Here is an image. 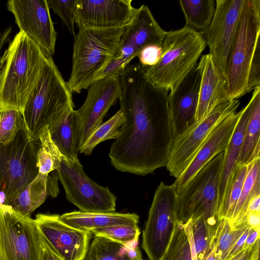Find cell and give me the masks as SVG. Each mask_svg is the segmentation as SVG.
<instances>
[{"mask_svg":"<svg viewBox=\"0 0 260 260\" xmlns=\"http://www.w3.org/2000/svg\"><path fill=\"white\" fill-rule=\"evenodd\" d=\"M124 121L109 154L118 171L144 176L166 167L173 141L168 92L151 84L143 67L128 65L119 76Z\"/></svg>","mask_w":260,"mask_h":260,"instance_id":"cell-1","label":"cell"},{"mask_svg":"<svg viewBox=\"0 0 260 260\" xmlns=\"http://www.w3.org/2000/svg\"><path fill=\"white\" fill-rule=\"evenodd\" d=\"M48 56L21 31L10 41L0 58V113L12 109L22 114Z\"/></svg>","mask_w":260,"mask_h":260,"instance_id":"cell-2","label":"cell"},{"mask_svg":"<svg viewBox=\"0 0 260 260\" xmlns=\"http://www.w3.org/2000/svg\"><path fill=\"white\" fill-rule=\"evenodd\" d=\"M260 1L244 0L228 62L229 98L238 100L260 87Z\"/></svg>","mask_w":260,"mask_h":260,"instance_id":"cell-3","label":"cell"},{"mask_svg":"<svg viewBox=\"0 0 260 260\" xmlns=\"http://www.w3.org/2000/svg\"><path fill=\"white\" fill-rule=\"evenodd\" d=\"M72 98V92L52 56H48L22 114L30 139L39 141L46 126H50L74 108Z\"/></svg>","mask_w":260,"mask_h":260,"instance_id":"cell-4","label":"cell"},{"mask_svg":"<svg viewBox=\"0 0 260 260\" xmlns=\"http://www.w3.org/2000/svg\"><path fill=\"white\" fill-rule=\"evenodd\" d=\"M162 53L155 65L144 68L147 79L155 87L172 92L197 66L206 44L202 33L186 26L166 34Z\"/></svg>","mask_w":260,"mask_h":260,"instance_id":"cell-5","label":"cell"},{"mask_svg":"<svg viewBox=\"0 0 260 260\" xmlns=\"http://www.w3.org/2000/svg\"><path fill=\"white\" fill-rule=\"evenodd\" d=\"M124 27H79L74 37L72 71L67 82L72 92L80 93L98 79L116 54Z\"/></svg>","mask_w":260,"mask_h":260,"instance_id":"cell-6","label":"cell"},{"mask_svg":"<svg viewBox=\"0 0 260 260\" xmlns=\"http://www.w3.org/2000/svg\"><path fill=\"white\" fill-rule=\"evenodd\" d=\"M37 141L30 139L24 125L11 142L0 144V208L7 206L37 176L40 145Z\"/></svg>","mask_w":260,"mask_h":260,"instance_id":"cell-7","label":"cell"},{"mask_svg":"<svg viewBox=\"0 0 260 260\" xmlns=\"http://www.w3.org/2000/svg\"><path fill=\"white\" fill-rule=\"evenodd\" d=\"M224 157V151L216 155L177 193L178 222L184 224L200 217L218 219L219 189Z\"/></svg>","mask_w":260,"mask_h":260,"instance_id":"cell-8","label":"cell"},{"mask_svg":"<svg viewBox=\"0 0 260 260\" xmlns=\"http://www.w3.org/2000/svg\"><path fill=\"white\" fill-rule=\"evenodd\" d=\"M68 200L84 212H112L116 210V197L109 188L91 180L79 159L62 156L56 170Z\"/></svg>","mask_w":260,"mask_h":260,"instance_id":"cell-9","label":"cell"},{"mask_svg":"<svg viewBox=\"0 0 260 260\" xmlns=\"http://www.w3.org/2000/svg\"><path fill=\"white\" fill-rule=\"evenodd\" d=\"M165 34L148 7L142 5L138 8L132 21L124 27L116 54L98 79L113 75L120 76L145 47L161 45Z\"/></svg>","mask_w":260,"mask_h":260,"instance_id":"cell-10","label":"cell"},{"mask_svg":"<svg viewBox=\"0 0 260 260\" xmlns=\"http://www.w3.org/2000/svg\"><path fill=\"white\" fill-rule=\"evenodd\" d=\"M175 185L161 182L157 187L143 232L142 247L150 260L164 255L176 222Z\"/></svg>","mask_w":260,"mask_h":260,"instance_id":"cell-11","label":"cell"},{"mask_svg":"<svg viewBox=\"0 0 260 260\" xmlns=\"http://www.w3.org/2000/svg\"><path fill=\"white\" fill-rule=\"evenodd\" d=\"M41 233L36 221L7 205L0 208V250L2 260H40Z\"/></svg>","mask_w":260,"mask_h":260,"instance_id":"cell-12","label":"cell"},{"mask_svg":"<svg viewBox=\"0 0 260 260\" xmlns=\"http://www.w3.org/2000/svg\"><path fill=\"white\" fill-rule=\"evenodd\" d=\"M238 100L229 99L216 105L204 118L173 140L166 167L171 176L178 177L213 128L237 112Z\"/></svg>","mask_w":260,"mask_h":260,"instance_id":"cell-13","label":"cell"},{"mask_svg":"<svg viewBox=\"0 0 260 260\" xmlns=\"http://www.w3.org/2000/svg\"><path fill=\"white\" fill-rule=\"evenodd\" d=\"M244 0H216L215 11L203 34L209 54L226 79L230 52L235 38Z\"/></svg>","mask_w":260,"mask_h":260,"instance_id":"cell-14","label":"cell"},{"mask_svg":"<svg viewBox=\"0 0 260 260\" xmlns=\"http://www.w3.org/2000/svg\"><path fill=\"white\" fill-rule=\"evenodd\" d=\"M7 7L13 14L20 31L52 56L55 52L57 33L47 0H10Z\"/></svg>","mask_w":260,"mask_h":260,"instance_id":"cell-15","label":"cell"},{"mask_svg":"<svg viewBox=\"0 0 260 260\" xmlns=\"http://www.w3.org/2000/svg\"><path fill=\"white\" fill-rule=\"evenodd\" d=\"M120 95L119 76L105 77L88 88L86 100L77 110L81 127L80 150Z\"/></svg>","mask_w":260,"mask_h":260,"instance_id":"cell-16","label":"cell"},{"mask_svg":"<svg viewBox=\"0 0 260 260\" xmlns=\"http://www.w3.org/2000/svg\"><path fill=\"white\" fill-rule=\"evenodd\" d=\"M132 3V0H77L75 23L78 28L124 27L137 12Z\"/></svg>","mask_w":260,"mask_h":260,"instance_id":"cell-17","label":"cell"},{"mask_svg":"<svg viewBox=\"0 0 260 260\" xmlns=\"http://www.w3.org/2000/svg\"><path fill=\"white\" fill-rule=\"evenodd\" d=\"M38 228L63 260H84L91 234L63 222L58 214L39 213L35 219Z\"/></svg>","mask_w":260,"mask_h":260,"instance_id":"cell-18","label":"cell"},{"mask_svg":"<svg viewBox=\"0 0 260 260\" xmlns=\"http://www.w3.org/2000/svg\"><path fill=\"white\" fill-rule=\"evenodd\" d=\"M200 82L197 65L168 94L173 140L196 123Z\"/></svg>","mask_w":260,"mask_h":260,"instance_id":"cell-19","label":"cell"},{"mask_svg":"<svg viewBox=\"0 0 260 260\" xmlns=\"http://www.w3.org/2000/svg\"><path fill=\"white\" fill-rule=\"evenodd\" d=\"M233 113L219 122L211 131L194 157L173 183L177 193L211 159L227 147L241 115Z\"/></svg>","mask_w":260,"mask_h":260,"instance_id":"cell-20","label":"cell"},{"mask_svg":"<svg viewBox=\"0 0 260 260\" xmlns=\"http://www.w3.org/2000/svg\"><path fill=\"white\" fill-rule=\"evenodd\" d=\"M201 82L196 122L204 118L216 105L229 99L226 79L209 54L202 56L197 65Z\"/></svg>","mask_w":260,"mask_h":260,"instance_id":"cell-21","label":"cell"},{"mask_svg":"<svg viewBox=\"0 0 260 260\" xmlns=\"http://www.w3.org/2000/svg\"><path fill=\"white\" fill-rule=\"evenodd\" d=\"M51 138L61 154L69 159H78L81 127L77 110L70 109L48 126Z\"/></svg>","mask_w":260,"mask_h":260,"instance_id":"cell-22","label":"cell"},{"mask_svg":"<svg viewBox=\"0 0 260 260\" xmlns=\"http://www.w3.org/2000/svg\"><path fill=\"white\" fill-rule=\"evenodd\" d=\"M251 107L252 101L250 99L246 106L241 110V113L239 120L229 143L224 150L219 189L218 213L223 203L231 177L237 166Z\"/></svg>","mask_w":260,"mask_h":260,"instance_id":"cell-23","label":"cell"},{"mask_svg":"<svg viewBox=\"0 0 260 260\" xmlns=\"http://www.w3.org/2000/svg\"><path fill=\"white\" fill-rule=\"evenodd\" d=\"M67 224L76 229H91L126 224L138 223L139 216L136 213L112 212H84L74 211L59 215Z\"/></svg>","mask_w":260,"mask_h":260,"instance_id":"cell-24","label":"cell"},{"mask_svg":"<svg viewBox=\"0 0 260 260\" xmlns=\"http://www.w3.org/2000/svg\"><path fill=\"white\" fill-rule=\"evenodd\" d=\"M252 107L237 165H248L260 157V87L250 99Z\"/></svg>","mask_w":260,"mask_h":260,"instance_id":"cell-25","label":"cell"},{"mask_svg":"<svg viewBox=\"0 0 260 260\" xmlns=\"http://www.w3.org/2000/svg\"><path fill=\"white\" fill-rule=\"evenodd\" d=\"M48 175L38 173L36 178L18 193L7 205L19 215L29 217L40 206L49 195Z\"/></svg>","mask_w":260,"mask_h":260,"instance_id":"cell-26","label":"cell"},{"mask_svg":"<svg viewBox=\"0 0 260 260\" xmlns=\"http://www.w3.org/2000/svg\"><path fill=\"white\" fill-rule=\"evenodd\" d=\"M185 26L202 34L209 27L215 11L214 0H180Z\"/></svg>","mask_w":260,"mask_h":260,"instance_id":"cell-27","label":"cell"},{"mask_svg":"<svg viewBox=\"0 0 260 260\" xmlns=\"http://www.w3.org/2000/svg\"><path fill=\"white\" fill-rule=\"evenodd\" d=\"M260 196V157L249 164L248 170L241 193L230 220L232 226L244 218L249 202Z\"/></svg>","mask_w":260,"mask_h":260,"instance_id":"cell-28","label":"cell"},{"mask_svg":"<svg viewBox=\"0 0 260 260\" xmlns=\"http://www.w3.org/2000/svg\"><path fill=\"white\" fill-rule=\"evenodd\" d=\"M192 234L198 260H202L213 248L219 220L200 217L192 221Z\"/></svg>","mask_w":260,"mask_h":260,"instance_id":"cell-29","label":"cell"},{"mask_svg":"<svg viewBox=\"0 0 260 260\" xmlns=\"http://www.w3.org/2000/svg\"><path fill=\"white\" fill-rule=\"evenodd\" d=\"M249 228L247 224L232 227L228 219L223 218L219 220L212 249L220 260L226 259L238 239Z\"/></svg>","mask_w":260,"mask_h":260,"instance_id":"cell-30","label":"cell"},{"mask_svg":"<svg viewBox=\"0 0 260 260\" xmlns=\"http://www.w3.org/2000/svg\"><path fill=\"white\" fill-rule=\"evenodd\" d=\"M40 146L37 154L39 173L48 175L58 168L62 155L52 141L48 126L39 136Z\"/></svg>","mask_w":260,"mask_h":260,"instance_id":"cell-31","label":"cell"},{"mask_svg":"<svg viewBox=\"0 0 260 260\" xmlns=\"http://www.w3.org/2000/svg\"><path fill=\"white\" fill-rule=\"evenodd\" d=\"M84 260H130L126 246L107 238L95 236Z\"/></svg>","mask_w":260,"mask_h":260,"instance_id":"cell-32","label":"cell"},{"mask_svg":"<svg viewBox=\"0 0 260 260\" xmlns=\"http://www.w3.org/2000/svg\"><path fill=\"white\" fill-rule=\"evenodd\" d=\"M248 165H237L232 175L223 203L218 213L219 220H230L240 198L242 187L248 170Z\"/></svg>","mask_w":260,"mask_h":260,"instance_id":"cell-33","label":"cell"},{"mask_svg":"<svg viewBox=\"0 0 260 260\" xmlns=\"http://www.w3.org/2000/svg\"><path fill=\"white\" fill-rule=\"evenodd\" d=\"M123 121L124 116L119 109L91 134L79 152L90 155L94 148L102 142L110 139L116 140L120 134L119 128Z\"/></svg>","mask_w":260,"mask_h":260,"instance_id":"cell-34","label":"cell"},{"mask_svg":"<svg viewBox=\"0 0 260 260\" xmlns=\"http://www.w3.org/2000/svg\"><path fill=\"white\" fill-rule=\"evenodd\" d=\"M164 260H192L190 243L182 224L176 221Z\"/></svg>","mask_w":260,"mask_h":260,"instance_id":"cell-35","label":"cell"},{"mask_svg":"<svg viewBox=\"0 0 260 260\" xmlns=\"http://www.w3.org/2000/svg\"><path fill=\"white\" fill-rule=\"evenodd\" d=\"M88 231L94 236L104 237L124 245L138 242L141 233L137 223L115 225Z\"/></svg>","mask_w":260,"mask_h":260,"instance_id":"cell-36","label":"cell"},{"mask_svg":"<svg viewBox=\"0 0 260 260\" xmlns=\"http://www.w3.org/2000/svg\"><path fill=\"white\" fill-rule=\"evenodd\" d=\"M25 125L22 113L16 109H8L0 113V144H7L15 138Z\"/></svg>","mask_w":260,"mask_h":260,"instance_id":"cell-37","label":"cell"},{"mask_svg":"<svg viewBox=\"0 0 260 260\" xmlns=\"http://www.w3.org/2000/svg\"><path fill=\"white\" fill-rule=\"evenodd\" d=\"M49 8L60 18L70 32L76 35L74 24L76 20V6L77 0H47Z\"/></svg>","mask_w":260,"mask_h":260,"instance_id":"cell-38","label":"cell"},{"mask_svg":"<svg viewBox=\"0 0 260 260\" xmlns=\"http://www.w3.org/2000/svg\"><path fill=\"white\" fill-rule=\"evenodd\" d=\"M162 53L161 45H151L145 47L139 53L140 64L144 68L152 67L157 63Z\"/></svg>","mask_w":260,"mask_h":260,"instance_id":"cell-39","label":"cell"},{"mask_svg":"<svg viewBox=\"0 0 260 260\" xmlns=\"http://www.w3.org/2000/svg\"><path fill=\"white\" fill-rule=\"evenodd\" d=\"M40 260H63L42 234Z\"/></svg>","mask_w":260,"mask_h":260,"instance_id":"cell-40","label":"cell"},{"mask_svg":"<svg viewBox=\"0 0 260 260\" xmlns=\"http://www.w3.org/2000/svg\"><path fill=\"white\" fill-rule=\"evenodd\" d=\"M250 228L247 229L243 233L229 253L225 260H229L243 249V246Z\"/></svg>","mask_w":260,"mask_h":260,"instance_id":"cell-41","label":"cell"},{"mask_svg":"<svg viewBox=\"0 0 260 260\" xmlns=\"http://www.w3.org/2000/svg\"><path fill=\"white\" fill-rule=\"evenodd\" d=\"M192 220L190 219L185 223L182 224V225L185 231V233L186 234V235L187 236V238L190 243L192 260H198L195 251L194 242L192 234Z\"/></svg>","mask_w":260,"mask_h":260,"instance_id":"cell-42","label":"cell"},{"mask_svg":"<svg viewBox=\"0 0 260 260\" xmlns=\"http://www.w3.org/2000/svg\"><path fill=\"white\" fill-rule=\"evenodd\" d=\"M138 244V242H135L125 245L127 254L130 260L143 259Z\"/></svg>","mask_w":260,"mask_h":260,"instance_id":"cell-43","label":"cell"},{"mask_svg":"<svg viewBox=\"0 0 260 260\" xmlns=\"http://www.w3.org/2000/svg\"><path fill=\"white\" fill-rule=\"evenodd\" d=\"M247 223L254 230L260 231V212H250L245 215Z\"/></svg>","mask_w":260,"mask_h":260,"instance_id":"cell-44","label":"cell"},{"mask_svg":"<svg viewBox=\"0 0 260 260\" xmlns=\"http://www.w3.org/2000/svg\"><path fill=\"white\" fill-rule=\"evenodd\" d=\"M260 231H257L250 228L249 233L247 236L244 244L243 249L252 248L256 241L259 239Z\"/></svg>","mask_w":260,"mask_h":260,"instance_id":"cell-45","label":"cell"},{"mask_svg":"<svg viewBox=\"0 0 260 260\" xmlns=\"http://www.w3.org/2000/svg\"><path fill=\"white\" fill-rule=\"evenodd\" d=\"M260 196L253 198L249 203L245 215L250 212H260ZM245 215L244 218L245 217Z\"/></svg>","mask_w":260,"mask_h":260,"instance_id":"cell-46","label":"cell"},{"mask_svg":"<svg viewBox=\"0 0 260 260\" xmlns=\"http://www.w3.org/2000/svg\"><path fill=\"white\" fill-rule=\"evenodd\" d=\"M12 31V26H9L3 30L0 29V55L3 46L9 40Z\"/></svg>","mask_w":260,"mask_h":260,"instance_id":"cell-47","label":"cell"},{"mask_svg":"<svg viewBox=\"0 0 260 260\" xmlns=\"http://www.w3.org/2000/svg\"><path fill=\"white\" fill-rule=\"evenodd\" d=\"M252 248L243 249L229 260H249Z\"/></svg>","mask_w":260,"mask_h":260,"instance_id":"cell-48","label":"cell"},{"mask_svg":"<svg viewBox=\"0 0 260 260\" xmlns=\"http://www.w3.org/2000/svg\"><path fill=\"white\" fill-rule=\"evenodd\" d=\"M259 239H258L251 249L250 260H259Z\"/></svg>","mask_w":260,"mask_h":260,"instance_id":"cell-49","label":"cell"},{"mask_svg":"<svg viewBox=\"0 0 260 260\" xmlns=\"http://www.w3.org/2000/svg\"><path fill=\"white\" fill-rule=\"evenodd\" d=\"M202 260H220L216 255L213 249L207 254Z\"/></svg>","mask_w":260,"mask_h":260,"instance_id":"cell-50","label":"cell"},{"mask_svg":"<svg viewBox=\"0 0 260 260\" xmlns=\"http://www.w3.org/2000/svg\"><path fill=\"white\" fill-rule=\"evenodd\" d=\"M0 260H2V255H1V250H0Z\"/></svg>","mask_w":260,"mask_h":260,"instance_id":"cell-51","label":"cell"},{"mask_svg":"<svg viewBox=\"0 0 260 260\" xmlns=\"http://www.w3.org/2000/svg\"><path fill=\"white\" fill-rule=\"evenodd\" d=\"M160 260H164V258H163V256H162V257L161 258V259Z\"/></svg>","mask_w":260,"mask_h":260,"instance_id":"cell-52","label":"cell"},{"mask_svg":"<svg viewBox=\"0 0 260 260\" xmlns=\"http://www.w3.org/2000/svg\"><path fill=\"white\" fill-rule=\"evenodd\" d=\"M143 260V259H142Z\"/></svg>","mask_w":260,"mask_h":260,"instance_id":"cell-53","label":"cell"},{"mask_svg":"<svg viewBox=\"0 0 260 260\" xmlns=\"http://www.w3.org/2000/svg\"><path fill=\"white\" fill-rule=\"evenodd\" d=\"M250 260V259H249Z\"/></svg>","mask_w":260,"mask_h":260,"instance_id":"cell-54","label":"cell"}]
</instances>
